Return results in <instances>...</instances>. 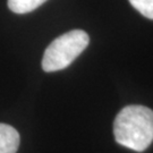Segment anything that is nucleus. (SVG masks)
I'll return each instance as SVG.
<instances>
[{
  "label": "nucleus",
  "instance_id": "nucleus-1",
  "mask_svg": "<svg viewBox=\"0 0 153 153\" xmlns=\"http://www.w3.org/2000/svg\"><path fill=\"white\" fill-rule=\"evenodd\" d=\"M116 142L131 150L143 152L153 142V111L144 105H127L114 123Z\"/></svg>",
  "mask_w": 153,
  "mask_h": 153
},
{
  "label": "nucleus",
  "instance_id": "nucleus-2",
  "mask_svg": "<svg viewBox=\"0 0 153 153\" xmlns=\"http://www.w3.org/2000/svg\"><path fill=\"white\" fill-rule=\"evenodd\" d=\"M90 38L82 30H71L55 39L44 51L42 69L47 73L67 68L86 49Z\"/></svg>",
  "mask_w": 153,
  "mask_h": 153
},
{
  "label": "nucleus",
  "instance_id": "nucleus-3",
  "mask_svg": "<svg viewBox=\"0 0 153 153\" xmlns=\"http://www.w3.org/2000/svg\"><path fill=\"white\" fill-rule=\"evenodd\" d=\"M18 146V131L7 124H0V153H16Z\"/></svg>",
  "mask_w": 153,
  "mask_h": 153
},
{
  "label": "nucleus",
  "instance_id": "nucleus-4",
  "mask_svg": "<svg viewBox=\"0 0 153 153\" xmlns=\"http://www.w3.org/2000/svg\"><path fill=\"white\" fill-rule=\"evenodd\" d=\"M47 0H8V8L15 14H27L43 5Z\"/></svg>",
  "mask_w": 153,
  "mask_h": 153
},
{
  "label": "nucleus",
  "instance_id": "nucleus-5",
  "mask_svg": "<svg viewBox=\"0 0 153 153\" xmlns=\"http://www.w3.org/2000/svg\"><path fill=\"white\" fill-rule=\"evenodd\" d=\"M128 1L144 17L153 19V0H128Z\"/></svg>",
  "mask_w": 153,
  "mask_h": 153
}]
</instances>
